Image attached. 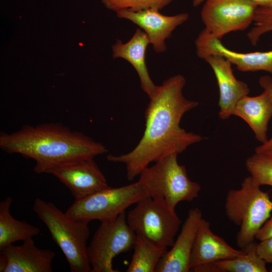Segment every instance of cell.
I'll return each mask as SVG.
<instances>
[{"label": "cell", "mask_w": 272, "mask_h": 272, "mask_svg": "<svg viewBox=\"0 0 272 272\" xmlns=\"http://www.w3.org/2000/svg\"><path fill=\"white\" fill-rule=\"evenodd\" d=\"M272 237V217L263 224L257 233L255 239L261 241Z\"/></svg>", "instance_id": "4316f807"}, {"label": "cell", "mask_w": 272, "mask_h": 272, "mask_svg": "<svg viewBox=\"0 0 272 272\" xmlns=\"http://www.w3.org/2000/svg\"><path fill=\"white\" fill-rule=\"evenodd\" d=\"M120 19L127 20L139 26L148 35L157 53L166 50V40L174 30L188 20L189 15L181 13L172 16L161 14L160 10L149 9L138 12L121 10L116 12Z\"/></svg>", "instance_id": "8fae6325"}, {"label": "cell", "mask_w": 272, "mask_h": 272, "mask_svg": "<svg viewBox=\"0 0 272 272\" xmlns=\"http://www.w3.org/2000/svg\"><path fill=\"white\" fill-rule=\"evenodd\" d=\"M46 173L54 175L67 187L75 200L109 187L94 158L68 162L50 169Z\"/></svg>", "instance_id": "30bf717a"}, {"label": "cell", "mask_w": 272, "mask_h": 272, "mask_svg": "<svg viewBox=\"0 0 272 272\" xmlns=\"http://www.w3.org/2000/svg\"><path fill=\"white\" fill-rule=\"evenodd\" d=\"M260 187L250 175L243 179L239 188L230 190L226 197V215L239 227L236 242L242 250L255 241L257 233L270 217L272 200Z\"/></svg>", "instance_id": "277c9868"}, {"label": "cell", "mask_w": 272, "mask_h": 272, "mask_svg": "<svg viewBox=\"0 0 272 272\" xmlns=\"http://www.w3.org/2000/svg\"><path fill=\"white\" fill-rule=\"evenodd\" d=\"M257 7L248 0H206L200 12L203 29L221 40L229 33L246 29Z\"/></svg>", "instance_id": "9c48e42d"}, {"label": "cell", "mask_w": 272, "mask_h": 272, "mask_svg": "<svg viewBox=\"0 0 272 272\" xmlns=\"http://www.w3.org/2000/svg\"><path fill=\"white\" fill-rule=\"evenodd\" d=\"M186 80L180 74L157 86L145 112V128L135 147L120 155H108V161L125 165L126 177L132 180L152 162L172 154H179L204 138L188 132L180 126L183 115L197 106L198 102L183 94Z\"/></svg>", "instance_id": "6da1fadb"}, {"label": "cell", "mask_w": 272, "mask_h": 272, "mask_svg": "<svg viewBox=\"0 0 272 272\" xmlns=\"http://www.w3.org/2000/svg\"><path fill=\"white\" fill-rule=\"evenodd\" d=\"M197 55L203 59L209 55H219L227 59L237 69L243 72L265 71L272 74V50L240 53L225 46L221 40L204 29L195 41Z\"/></svg>", "instance_id": "7c38bea8"}, {"label": "cell", "mask_w": 272, "mask_h": 272, "mask_svg": "<svg viewBox=\"0 0 272 272\" xmlns=\"http://www.w3.org/2000/svg\"><path fill=\"white\" fill-rule=\"evenodd\" d=\"M177 156L169 155L146 167L138 180L148 196L162 199L174 209L180 202L197 198L201 190L189 178L185 167L178 163Z\"/></svg>", "instance_id": "5b68a950"}, {"label": "cell", "mask_w": 272, "mask_h": 272, "mask_svg": "<svg viewBox=\"0 0 272 272\" xmlns=\"http://www.w3.org/2000/svg\"><path fill=\"white\" fill-rule=\"evenodd\" d=\"M256 250L258 255L266 263L272 264V237L260 241L257 244Z\"/></svg>", "instance_id": "484cf974"}, {"label": "cell", "mask_w": 272, "mask_h": 272, "mask_svg": "<svg viewBox=\"0 0 272 272\" xmlns=\"http://www.w3.org/2000/svg\"><path fill=\"white\" fill-rule=\"evenodd\" d=\"M33 210L63 252L71 271L92 272L87 245L89 222L74 219L52 202L40 198L35 199Z\"/></svg>", "instance_id": "3957f363"}, {"label": "cell", "mask_w": 272, "mask_h": 272, "mask_svg": "<svg viewBox=\"0 0 272 272\" xmlns=\"http://www.w3.org/2000/svg\"><path fill=\"white\" fill-rule=\"evenodd\" d=\"M257 243L254 241L237 257L215 262L222 272H266V262L258 255Z\"/></svg>", "instance_id": "44dd1931"}, {"label": "cell", "mask_w": 272, "mask_h": 272, "mask_svg": "<svg viewBox=\"0 0 272 272\" xmlns=\"http://www.w3.org/2000/svg\"><path fill=\"white\" fill-rule=\"evenodd\" d=\"M206 0H192V5L193 7H198L201 4L205 2Z\"/></svg>", "instance_id": "f1b7e54d"}, {"label": "cell", "mask_w": 272, "mask_h": 272, "mask_svg": "<svg viewBox=\"0 0 272 272\" xmlns=\"http://www.w3.org/2000/svg\"><path fill=\"white\" fill-rule=\"evenodd\" d=\"M256 4L258 7L272 6V0H248Z\"/></svg>", "instance_id": "83f0119b"}, {"label": "cell", "mask_w": 272, "mask_h": 272, "mask_svg": "<svg viewBox=\"0 0 272 272\" xmlns=\"http://www.w3.org/2000/svg\"><path fill=\"white\" fill-rule=\"evenodd\" d=\"M147 196V192L138 181L119 187L109 186L75 200L65 213L74 219L89 223L94 220L103 222L116 218Z\"/></svg>", "instance_id": "52a82bcc"}, {"label": "cell", "mask_w": 272, "mask_h": 272, "mask_svg": "<svg viewBox=\"0 0 272 272\" xmlns=\"http://www.w3.org/2000/svg\"><path fill=\"white\" fill-rule=\"evenodd\" d=\"M134 251L127 272H155V268L167 248L160 246L137 235Z\"/></svg>", "instance_id": "ffe728a7"}, {"label": "cell", "mask_w": 272, "mask_h": 272, "mask_svg": "<svg viewBox=\"0 0 272 272\" xmlns=\"http://www.w3.org/2000/svg\"><path fill=\"white\" fill-rule=\"evenodd\" d=\"M0 272H51L55 253L37 247L32 238L0 250Z\"/></svg>", "instance_id": "4fadbf2b"}, {"label": "cell", "mask_w": 272, "mask_h": 272, "mask_svg": "<svg viewBox=\"0 0 272 272\" xmlns=\"http://www.w3.org/2000/svg\"><path fill=\"white\" fill-rule=\"evenodd\" d=\"M203 60L213 70L219 87V116L222 120L227 119L233 115L237 102L249 94L250 89L245 83L235 78L232 63L226 58L212 55Z\"/></svg>", "instance_id": "9a60e30c"}, {"label": "cell", "mask_w": 272, "mask_h": 272, "mask_svg": "<svg viewBox=\"0 0 272 272\" xmlns=\"http://www.w3.org/2000/svg\"><path fill=\"white\" fill-rule=\"evenodd\" d=\"M202 214L198 208L191 209L171 249L159 260L155 272L190 271V259L196 232Z\"/></svg>", "instance_id": "5bb4252c"}, {"label": "cell", "mask_w": 272, "mask_h": 272, "mask_svg": "<svg viewBox=\"0 0 272 272\" xmlns=\"http://www.w3.org/2000/svg\"><path fill=\"white\" fill-rule=\"evenodd\" d=\"M242 249L231 246L211 230L209 221L202 218L196 232L190 259V271L196 267L243 255Z\"/></svg>", "instance_id": "2e32d148"}, {"label": "cell", "mask_w": 272, "mask_h": 272, "mask_svg": "<svg viewBox=\"0 0 272 272\" xmlns=\"http://www.w3.org/2000/svg\"><path fill=\"white\" fill-rule=\"evenodd\" d=\"M259 84L263 90L266 92L272 101V78L269 76H261ZM255 153L259 154L272 155V137L269 140L257 147Z\"/></svg>", "instance_id": "d4e9b609"}, {"label": "cell", "mask_w": 272, "mask_h": 272, "mask_svg": "<svg viewBox=\"0 0 272 272\" xmlns=\"http://www.w3.org/2000/svg\"><path fill=\"white\" fill-rule=\"evenodd\" d=\"M233 115L244 120L262 144L268 140L267 125L272 116V101L268 93L242 98L236 104Z\"/></svg>", "instance_id": "ac0fdd59"}, {"label": "cell", "mask_w": 272, "mask_h": 272, "mask_svg": "<svg viewBox=\"0 0 272 272\" xmlns=\"http://www.w3.org/2000/svg\"><path fill=\"white\" fill-rule=\"evenodd\" d=\"M126 216L131 229L139 235L160 246H172L181 221L172 209L164 200L145 197Z\"/></svg>", "instance_id": "8992f818"}, {"label": "cell", "mask_w": 272, "mask_h": 272, "mask_svg": "<svg viewBox=\"0 0 272 272\" xmlns=\"http://www.w3.org/2000/svg\"><path fill=\"white\" fill-rule=\"evenodd\" d=\"M245 166L255 183L272 187V155L255 153L247 159Z\"/></svg>", "instance_id": "7402d4cb"}, {"label": "cell", "mask_w": 272, "mask_h": 272, "mask_svg": "<svg viewBox=\"0 0 272 272\" xmlns=\"http://www.w3.org/2000/svg\"><path fill=\"white\" fill-rule=\"evenodd\" d=\"M173 0H101L108 10L116 12L121 10L138 12L149 9L161 10Z\"/></svg>", "instance_id": "603a6c76"}, {"label": "cell", "mask_w": 272, "mask_h": 272, "mask_svg": "<svg viewBox=\"0 0 272 272\" xmlns=\"http://www.w3.org/2000/svg\"><path fill=\"white\" fill-rule=\"evenodd\" d=\"M137 234L128 225L125 211L116 218L101 222L88 246L92 272H117L114 257L133 248Z\"/></svg>", "instance_id": "ba28073f"}, {"label": "cell", "mask_w": 272, "mask_h": 272, "mask_svg": "<svg viewBox=\"0 0 272 272\" xmlns=\"http://www.w3.org/2000/svg\"><path fill=\"white\" fill-rule=\"evenodd\" d=\"M0 147L9 154L17 153L36 162L33 171L49 169L76 160L94 158L107 152L105 146L82 132L59 123L35 126L25 125L11 133L2 132Z\"/></svg>", "instance_id": "7a4b0ae2"}, {"label": "cell", "mask_w": 272, "mask_h": 272, "mask_svg": "<svg viewBox=\"0 0 272 272\" xmlns=\"http://www.w3.org/2000/svg\"><path fill=\"white\" fill-rule=\"evenodd\" d=\"M150 44L147 34L138 28L128 41L123 42L117 39L112 46L113 58H123L133 67L138 75L141 87L149 98L157 87L150 76L146 63V52Z\"/></svg>", "instance_id": "e0dca14e"}, {"label": "cell", "mask_w": 272, "mask_h": 272, "mask_svg": "<svg viewBox=\"0 0 272 272\" xmlns=\"http://www.w3.org/2000/svg\"><path fill=\"white\" fill-rule=\"evenodd\" d=\"M11 197L0 202V250L18 241H25L39 234L37 227L14 218L10 208Z\"/></svg>", "instance_id": "d6986e66"}, {"label": "cell", "mask_w": 272, "mask_h": 272, "mask_svg": "<svg viewBox=\"0 0 272 272\" xmlns=\"http://www.w3.org/2000/svg\"><path fill=\"white\" fill-rule=\"evenodd\" d=\"M254 26L247 34L253 45H256L263 34L272 31V6L257 7L253 19Z\"/></svg>", "instance_id": "cb8c5ba5"}]
</instances>
